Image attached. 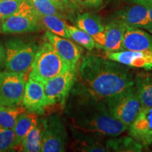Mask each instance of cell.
Masks as SVG:
<instances>
[{
    "instance_id": "6da1fadb",
    "label": "cell",
    "mask_w": 152,
    "mask_h": 152,
    "mask_svg": "<svg viewBox=\"0 0 152 152\" xmlns=\"http://www.w3.org/2000/svg\"><path fill=\"white\" fill-rule=\"evenodd\" d=\"M70 94L66 114L73 130L106 139L120 136L128 129L111 116L106 101L92 94L79 83L74 84Z\"/></svg>"
},
{
    "instance_id": "7a4b0ae2",
    "label": "cell",
    "mask_w": 152,
    "mask_h": 152,
    "mask_svg": "<svg viewBox=\"0 0 152 152\" xmlns=\"http://www.w3.org/2000/svg\"><path fill=\"white\" fill-rule=\"evenodd\" d=\"M79 75L80 84L104 101L134 85L129 66L99 55L85 56L80 66Z\"/></svg>"
},
{
    "instance_id": "3957f363",
    "label": "cell",
    "mask_w": 152,
    "mask_h": 152,
    "mask_svg": "<svg viewBox=\"0 0 152 152\" xmlns=\"http://www.w3.org/2000/svg\"><path fill=\"white\" fill-rule=\"evenodd\" d=\"M68 67L48 41L38 47L30 69L29 77L45 83Z\"/></svg>"
},
{
    "instance_id": "277c9868",
    "label": "cell",
    "mask_w": 152,
    "mask_h": 152,
    "mask_svg": "<svg viewBox=\"0 0 152 152\" xmlns=\"http://www.w3.org/2000/svg\"><path fill=\"white\" fill-rule=\"evenodd\" d=\"M35 43L21 39H12L5 44L4 64L9 71L28 73L37 52Z\"/></svg>"
},
{
    "instance_id": "5b68a950",
    "label": "cell",
    "mask_w": 152,
    "mask_h": 152,
    "mask_svg": "<svg viewBox=\"0 0 152 152\" xmlns=\"http://www.w3.org/2000/svg\"><path fill=\"white\" fill-rule=\"evenodd\" d=\"M106 103L111 116L128 127L134 121L142 107L134 85L108 99Z\"/></svg>"
},
{
    "instance_id": "8992f818",
    "label": "cell",
    "mask_w": 152,
    "mask_h": 152,
    "mask_svg": "<svg viewBox=\"0 0 152 152\" xmlns=\"http://www.w3.org/2000/svg\"><path fill=\"white\" fill-rule=\"evenodd\" d=\"M42 28L39 14L31 0H25L15 14L1 20L4 33L17 34L39 31Z\"/></svg>"
},
{
    "instance_id": "52a82bcc",
    "label": "cell",
    "mask_w": 152,
    "mask_h": 152,
    "mask_svg": "<svg viewBox=\"0 0 152 152\" xmlns=\"http://www.w3.org/2000/svg\"><path fill=\"white\" fill-rule=\"evenodd\" d=\"M77 80V67H68L44 83L46 107L56 104L65 105L66 99Z\"/></svg>"
},
{
    "instance_id": "ba28073f",
    "label": "cell",
    "mask_w": 152,
    "mask_h": 152,
    "mask_svg": "<svg viewBox=\"0 0 152 152\" xmlns=\"http://www.w3.org/2000/svg\"><path fill=\"white\" fill-rule=\"evenodd\" d=\"M26 84L25 73L9 71L0 73V104L10 107L20 105Z\"/></svg>"
},
{
    "instance_id": "9c48e42d",
    "label": "cell",
    "mask_w": 152,
    "mask_h": 152,
    "mask_svg": "<svg viewBox=\"0 0 152 152\" xmlns=\"http://www.w3.org/2000/svg\"><path fill=\"white\" fill-rule=\"evenodd\" d=\"M42 151H65L68 134L66 127L58 115H52L43 122Z\"/></svg>"
},
{
    "instance_id": "30bf717a",
    "label": "cell",
    "mask_w": 152,
    "mask_h": 152,
    "mask_svg": "<svg viewBox=\"0 0 152 152\" xmlns=\"http://www.w3.org/2000/svg\"><path fill=\"white\" fill-rule=\"evenodd\" d=\"M129 135L147 148L152 144V107L142 106L128 127Z\"/></svg>"
},
{
    "instance_id": "8fae6325",
    "label": "cell",
    "mask_w": 152,
    "mask_h": 152,
    "mask_svg": "<svg viewBox=\"0 0 152 152\" xmlns=\"http://www.w3.org/2000/svg\"><path fill=\"white\" fill-rule=\"evenodd\" d=\"M45 37L69 67H77L82 54V49L78 45L70 39L55 35L49 31L46 32Z\"/></svg>"
},
{
    "instance_id": "7c38bea8",
    "label": "cell",
    "mask_w": 152,
    "mask_h": 152,
    "mask_svg": "<svg viewBox=\"0 0 152 152\" xmlns=\"http://www.w3.org/2000/svg\"><path fill=\"white\" fill-rule=\"evenodd\" d=\"M22 102L23 106L29 112L42 113L46 108L44 83L32 77H28Z\"/></svg>"
},
{
    "instance_id": "4fadbf2b",
    "label": "cell",
    "mask_w": 152,
    "mask_h": 152,
    "mask_svg": "<svg viewBox=\"0 0 152 152\" xmlns=\"http://www.w3.org/2000/svg\"><path fill=\"white\" fill-rule=\"evenodd\" d=\"M106 57L129 67L152 69V52L121 50L106 53Z\"/></svg>"
},
{
    "instance_id": "5bb4252c",
    "label": "cell",
    "mask_w": 152,
    "mask_h": 152,
    "mask_svg": "<svg viewBox=\"0 0 152 152\" xmlns=\"http://www.w3.org/2000/svg\"><path fill=\"white\" fill-rule=\"evenodd\" d=\"M149 6L136 4L119 10L114 19L122 22L125 26L144 28L150 32V25L148 17Z\"/></svg>"
},
{
    "instance_id": "9a60e30c",
    "label": "cell",
    "mask_w": 152,
    "mask_h": 152,
    "mask_svg": "<svg viewBox=\"0 0 152 152\" xmlns=\"http://www.w3.org/2000/svg\"><path fill=\"white\" fill-rule=\"evenodd\" d=\"M122 50L152 52V35L139 28L126 26Z\"/></svg>"
},
{
    "instance_id": "2e32d148",
    "label": "cell",
    "mask_w": 152,
    "mask_h": 152,
    "mask_svg": "<svg viewBox=\"0 0 152 152\" xmlns=\"http://www.w3.org/2000/svg\"><path fill=\"white\" fill-rule=\"evenodd\" d=\"M76 26L93 38L96 47L103 48L105 43V26L102 25L99 16L90 13L79 14L76 19Z\"/></svg>"
},
{
    "instance_id": "e0dca14e",
    "label": "cell",
    "mask_w": 152,
    "mask_h": 152,
    "mask_svg": "<svg viewBox=\"0 0 152 152\" xmlns=\"http://www.w3.org/2000/svg\"><path fill=\"white\" fill-rule=\"evenodd\" d=\"M73 132H74L73 148L75 151L85 152L109 151L104 138L75 130H73Z\"/></svg>"
},
{
    "instance_id": "ac0fdd59",
    "label": "cell",
    "mask_w": 152,
    "mask_h": 152,
    "mask_svg": "<svg viewBox=\"0 0 152 152\" xmlns=\"http://www.w3.org/2000/svg\"><path fill=\"white\" fill-rule=\"evenodd\" d=\"M126 26L113 19L105 26V43L103 48L106 53L122 50V43Z\"/></svg>"
},
{
    "instance_id": "d6986e66",
    "label": "cell",
    "mask_w": 152,
    "mask_h": 152,
    "mask_svg": "<svg viewBox=\"0 0 152 152\" xmlns=\"http://www.w3.org/2000/svg\"><path fill=\"white\" fill-rule=\"evenodd\" d=\"M134 87L142 106L152 107V73L141 72L137 74Z\"/></svg>"
},
{
    "instance_id": "ffe728a7",
    "label": "cell",
    "mask_w": 152,
    "mask_h": 152,
    "mask_svg": "<svg viewBox=\"0 0 152 152\" xmlns=\"http://www.w3.org/2000/svg\"><path fill=\"white\" fill-rule=\"evenodd\" d=\"M106 145L109 151L115 152H140L144 147L131 137H114L106 140Z\"/></svg>"
},
{
    "instance_id": "44dd1931",
    "label": "cell",
    "mask_w": 152,
    "mask_h": 152,
    "mask_svg": "<svg viewBox=\"0 0 152 152\" xmlns=\"http://www.w3.org/2000/svg\"><path fill=\"white\" fill-rule=\"evenodd\" d=\"M37 124L38 118L35 113L33 112H30L28 113H24L18 117L13 128L16 136L17 147H18L23 139L30 132V130Z\"/></svg>"
},
{
    "instance_id": "7402d4cb",
    "label": "cell",
    "mask_w": 152,
    "mask_h": 152,
    "mask_svg": "<svg viewBox=\"0 0 152 152\" xmlns=\"http://www.w3.org/2000/svg\"><path fill=\"white\" fill-rule=\"evenodd\" d=\"M43 124L39 123L36 126L32 128L29 132L19 144L22 151L25 152H38L42 151V141Z\"/></svg>"
},
{
    "instance_id": "603a6c76",
    "label": "cell",
    "mask_w": 152,
    "mask_h": 152,
    "mask_svg": "<svg viewBox=\"0 0 152 152\" xmlns=\"http://www.w3.org/2000/svg\"><path fill=\"white\" fill-rule=\"evenodd\" d=\"M39 20L42 26H43L44 27L46 28L48 31L55 35L71 39V37L66 28V23L63 20L62 18L55 15H44L39 14Z\"/></svg>"
},
{
    "instance_id": "cb8c5ba5",
    "label": "cell",
    "mask_w": 152,
    "mask_h": 152,
    "mask_svg": "<svg viewBox=\"0 0 152 152\" xmlns=\"http://www.w3.org/2000/svg\"><path fill=\"white\" fill-rule=\"evenodd\" d=\"M26 108L23 106H2L0 109V126L4 128L13 129L17 119L23 113H26Z\"/></svg>"
},
{
    "instance_id": "d4e9b609",
    "label": "cell",
    "mask_w": 152,
    "mask_h": 152,
    "mask_svg": "<svg viewBox=\"0 0 152 152\" xmlns=\"http://www.w3.org/2000/svg\"><path fill=\"white\" fill-rule=\"evenodd\" d=\"M66 28L71 37V39L75 42L80 46L89 51L92 50L96 46V44L93 38L83 30L67 23H66Z\"/></svg>"
},
{
    "instance_id": "484cf974",
    "label": "cell",
    "mask_w": 152,
    "mask_h": 152,
    "mask_svg": "<svg viewBox=\"0 0 152 152\" xmlns=\"http://www.w3.org/2000/svg\"><path fill=\"white\" fill-rule=\"evenodd\" d=\"M38 13L44 15H55L64 18L66 17L67 11L61 8L50 0H31Z\"/></svg>"
},
{
    "instance_id": "4316f807",
    "label": "cell",
    "mask_w": 152,
    "mask_h": 152,
    "mask_svg": "<svg viewBox=\"0 0 152 152\" xmlns=\"http://www.w3.org/2000/svg\"><path fill=\"white\" fill-rule=\"evenodd\" d=\"M16 147V139L14 130L0 126V151H11Z\"/></svg>"
},
{
    "instance_id": "83f0119b",
    "label": "cell",
    "mask_w": 152,
    "mask_h": 152,
    "mask_svg": "<svg viewBox=\"0 0 152 152\" xmlns=\"http://www.w3.org/2000/svg\"><path fill=\"white\" fill-rule=\"evenodd\" d=\"M25 0H0V18H9L18 10Z\"/></svg>"
},
{
    "instance_id": "f1b7e54d",
    "label": "cell",
    "mask_w": 152,
    "mask_h": 152,
    "mask_svg": "<svg viewBox=\"0 0 152 152\" xmlns=\"http://www.w3.org/2000/svg\"><path fill=\"white\" fill-rule=\"evenodd\" d=\"M76 2L85 7L96 8L102 4V0H76Z\"/></svg>"
},
{
    "instance_id": "f546056e",
    "label": "cell",
    "mask_w": 152,
    "mask_h": 152,
    "mask_svg": "<svg viewBox=\"0 0 152 152\" xmlns=\"http://www.w3.org/2000/svg\"><path fill=\"white\" fill-rule=\"evenodd\" d=\"M50 1H53L58 7H60L61 8L64 9L67 12L73 9V5L69 0H50Z\"/></svg>"
},
{
    "instance_id": "4dcf8cb0",
    "label": "cell",
    "mask_w": 152,
    "mask_h": 152,
    "mask_svg": "<svg viewBox=\"0 0 152 152\" xmlns=\"http://www.w3.org/2000/svg\"><path fill=\"white\" fill-rule=\"evenodd\" d=\"M133 3L136 4H142L149 6L152 4V0H130Z\"/></svg>"
},
{
    "instance_id": "1f68e13d",
    "label": "cell",
    "mask_w": 152,
    "mask_h": 152,
    "mask_svg": "<svg viewBox=\"0 0 152 152\" xmlns=\"http://www.w3.org/2000/svg\"><path fill=\"white\" fill-rule=\"evenodd\" d=\"M148 17H149V21L150 25V33H152V4L149 6Z\"/></svg>"
},
{
    "instance_id": "d6a6232c",
    "label": "cell",
    "mask_w": 152,
    "mask_h": 152,
    "mask_svg": "<svg viewBox=\"0 0 152 152\" xmlns=\"http://www.w3.org/2000/svg\"><path fill=\"white\" fill-rule=\"evenodd\" d=\"M71 1H73L74 3H75V2H76V0H71Z\"/></svg>"
},
{
    "instance_id": "836d02e7",
    "label": "cell",
    "mask_w": 152,
    "mask_h": 152,
    "mask_svg": "<svg viewBox=\"0 0 152 152\" xmlns=\"http://www.w3.org/2000/svg\"><path fill=\"white\" fill-rule=\"evenodd\" d=\"M1 18H0V26H1Z\"/></svg>"
},
{
    "instance_id": "e575fe53",
    "label": "cell",
    "mask_w": 152,
    "mask_h": 152,
    "mask_svg": "<svg viewBox=\"0 0 152 152\" xmlns=\"http://www.w3.org/2000/svg\"><path fill=\"white\" fill-rule=\"evenodd\" d=\"M2 106H1V104H0V109H1V107H2Z\"/></svg>"
}]
</instances>
